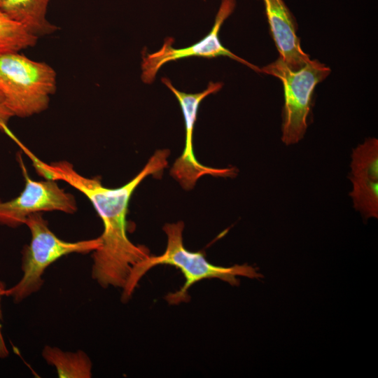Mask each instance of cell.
I'll list each match as a JSON object with an SVG mask.
<instances>
[{"label": "cell", "instance_id": "cell-3", "mask_svg": "<svg viewBox=\"0 0 378 378\" xmlns=\"http://www.w3.org/2000/svg\"><path fill=\"white\" fill-rule=\"evenodd\" d=\"M31 234V240L22 251L20 279L6 289L5 296L14 303H20L37 293L43 285V276L46 269L63 256L71 253H88L101 246L99 237L77 241H66L50 230L42 213L29 215L25 222Z\"/></svg>", "mask_w": 378, "mask_h": 378}, {"label": "cell", "instance_id": "cell-15", "mask_svg": "<svg viewBox=\"0 0 378 378\" xmlns=\"http://www.w3.org/2000/svg\"><path fill=\"white\" fill-rule=\"evenodd\" d=\"M2 320H3L2 309H1V307H0V358H6L8 356L9 351L6 346V342H5L2 332H1Z\"/></svg>", "mask_w": 378, "mask_h": 378}, {"label": "cell", "instance_id": "cell-4", "mask_svg": "<svg viewBox=\"0 0 378 378\" xmlns=\"http://www.w3.org/2000/svg\"><path fill=\"white\" fill-rule=\"evenodd\" d=\"M55 71L18 52L0 53V92L13 115L25 118L45 111L57 88Z\"/></svg>", "mask_w": 378, "mask_h": 378}, {"label": "cell", "instance_id": "cell-8", "mask_svg": "<svg viewBox=\"0 0 378 378\" xmlns=\"http://www.w3.org/2000/svg\"><path fill=\"white\" fill-rule=\"evenodd\" d=\"M235 5V0H221L212 29L206 36L196 43L178 49L173 47L172 38H167L158 51L143 55L141 76L142 81L144 83H151L154 81L160 69L167 62L192 56L206 58L226 56L247 66L252 70L260 72V68L225 48L219 39L220 29L224 21L233 12Z\"/></svg>", "mask_w": 378, "mask_h": 378}, {"label": "cell", "instance_id": "cell-5", "mask_svg": "<svg viewBox=\"0 0 378 378\" xmlns=\"http://www.w3.org/2000/svg\"><path fill=\"white\" fill-rule=\"evenodd\" d=\"M330 71L317 59H310L294 71L281 57L260 69V72L278 78L283 84L285 102L281 140L286 145L297 144L304 137L314 88Z\"/></svg>", "mask_w": 378, "mask_h": 378}, {"label": "cell", "instance_id": "cell-2", "mask_svg": "<svg viewBox=\"0 0 378 378\" xmlns=\"http://www.w3.org/2000/svg\"><path fill=\"white\" fill-rule=\"evenodd\" d=\"M184 223L178 221L166 223L163 227L167 237V247L160 255H149L137 263L132 270L129 279L123 288L122 299L127 300L137 286L141 278L152 267L158 265H169L179 269L185 277V284L177 291L170 293L165 297L169 304H178L189 300L188 289L197 281L205 279L218 278L232 286H238L237 276L251 279L262 278V275L256 268L244 265L232 267L216 266L209 262L201 251L192 252L187 250L183 242Z\"/></svg>", "mask_w": 378, "mask_h": 378}, {"label": "cell", "instance_id": "cell-9", "mask_svg": "<svg viewBox=\"0 0 378 378\" xmlns=\"http://www.w3.org/2000/svg\"><path fill=\"white\" fill-rule=\"evenodd\" d=\"M349 195L354 207L365 218L378 216V140L368 138L352 151Z\"/></svg>", "mask_w": 378, "mask_h": 378}, {"label": "cell", "instance_id": "cell-18", "mask_svg": "<svg viewBox=\"0 0 378 378\" xmlns=\"http://www.w3.org/2000/svg\"><path fill=\"white\" fill-rule=\"evenodd\" d=\"M204 1H205V0H204Z\"/></svg>", "mask_w": 378, "mask_h": 378}, {"label": "cell", "instance_id": "cell-16", "mask_svg": "<svg viewBox=\"0 0 378 378\" xmlns=\"http://www.w3.org/2000/svg\"><path fill=\"white\" fill-rule=\"evenodd\" d=\"M6 289L4 282L0 280V306H1V300L3 296H5V290Z\"/></svg>", "mask_w": 378, "mask_h": 378}, {"label": "cell", "instance_id": "cell-14", "mask_svg": "<svg viewBox=\"0 0 378 378\" xmlns=\"http://www.w3.org/2000/svg\"><path fill=\"white\" fill-rule=\"evenodd\" d=\"M12 116H14L12 112L3 103H0V128H5Z\"/></svg>", "mask_w": 378, "mask_h": 378}, {"label": "cell", "instance_id": "cell-11", "mask_svg": "<svg viewBox=\"0 0 378 378\" xmlns=\"http://www.w3.org/2000/svg\"><path fill=\"white\" fill-rule=\"evenodd\" d=\"M49 1L50 0H0V12L38 38L50 34L58 29L46 18Z\"/></svg>", "mask_w": 378, "mask_h": 378}, {"label": "cell", "instance_id": "cell-12", "mask_svg": "<svg viewBox=\"0 0 378 378\" xmlns=\"http://www.w3.org/2000/svg\"><path fill=\"white\" fill-rule=\"evenodd\" d=\"M41 355L48 365L54 367L58 377L90 378L92 375V363L82 350L67 351L46 345Z\"/></svg>", "mask_w": 378, "mask_h": 378}, {"label": "cell", "instance_id": "cell-1", "mask_svg": "<svg viewBox=\"0 0 378 378\" xmlns=\"http://www.w3.org/2000/svg\"><path fill=\"white\" fill-rule=\"evenodd\" d=\"M168 149L156 150L144 168L124 186L110 188L99 177L78 174L67 161L45 163L48 179L63 181L84 194L101 218L104 230L101 246L92 252L91 276L102 288H124L132 268L150 255L145 246L135 245L127 236V214L130 199L140 183L167 166Z\"/></svg>", "mask_w": 378, "mask_h": 378}, {"label": "cell", "instance_id": "cell-17", "mask_svg": "<svg viewBox=\"0 0 378 378\" xmlns=\"http://www.w3.org/2000/svg\"><path fill=\"white\" fill-rule=\"evenodd\" d=\"M0 103H3V97H2V94L1 93V92H0Z\"/></svg>", "mask_w": 378, "mask_h": 378}, {"label": "cell", "instance_id": "cell-6", "mask_svg": "<svg viewBox=\"0 0 378 378\" xmlns=\"http://www.w3.org/2000/svg\"><path fill=\"white\" fill-rule=\"evenodd\" d=\"M18 162L24 178V187L14 199L0 200V225L17 227L35 213L59 211L74 214L77 210L74 197L61 188L56 181H34L30 178L20 155Z\"/></svg>", "mask_w": 378, "mask_h": 378}, {"label": "cell", "instance_id": "cell-13", "mask_svg": "<svg viewBox=\"0 0 378 378\" xmlns=\"http://www.w3.org/2000/svg\"><path fill=\"white\" fill-rule=\"evenodd\" d=\"M38 38L30 34L21 24L0 12V52H19L33 47Z\"/></svg>", "mask_w": 378, "mask_h": 378}, {"label": "cell", "instance_id": "cell-10", "mask_svg": "<svg viewBox=\"0 0 378 378\" xmlns=\"http://www.w3.org/2000/svg\"><path fill=\"white\" fill-rule=\"evenodd\" d=\"M270 31L279 57L292 70L297 71L310 61L301 46L295 24L283 0H262Z\"/></svg>", "mask_w": 378, "mask_h": 378}, {"label": "cell", "instance_id": "cell-7", "mask_svg": "<svg viewBox=\"0 0 378 378\" xmlns=\"http://www.w3.org/2000/svg\"><path fill=\"white\" fill-rule=\"evenodd\" d=\"M162 81L178 101L186 127L185 146L181 155L176 160L170 169L172 176L185 190L192 189L197 181L204 175L234 177L237 173L235 167L213 168L204 166L195 158L192 148V133L199 106L206 97L218 92L222 88L223 83L210 82L204 91L188 94L178 90L167 78H163Z\"/></svg>", "mask_w": 378, "mask_h": 378}]
</instances>
